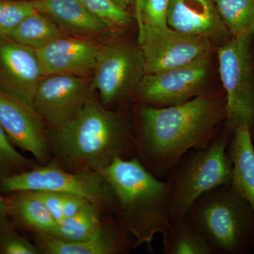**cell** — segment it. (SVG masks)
Wrapping results in <instances>:
<instances>
[{
  "label": "cell",
  "instance_id": "1",
  "mask_svg": "<svg viewBox=\"0 0 254 254\" xmlns=\"http://www.w3.org/2000/svg\"><path fill=\"white\" fill-rule=\"evenodd\" d=\"M225 96L200 95L181 105H145L138 110L137 158L165 180L187 152L208 147L225 120Z\"/></svg>",
  "mask_w": 254,
  "mask_h": 254
},
{
  "label": "cell",
  "instance_id": "2",
  "mask_svg": "<svg viewBox=\"0 0 254 254\" xmlns=\"http://www.w3.org/2000/svg\"><path fill=\"white\" fill-rule=\"evenodd\" d=\"M48 138L56 161L73 172L98 171L115 158L137 156L136 136L127 122L94 98Z\"/></svg>",
  "mask_w": 254,
  "mask_h": 254
},
{
  "label": "cell",
  "instance_id": "3",
  "mask_svg": "<svg viewBox=\"0 0 254 254\" xmlns=\"http://www.w3.org/2000/svg\"><path fill=\"white\" fill-rule=\"evenodd\" d=\"M113 190L121 222L135 245L151 248L155 235L170 223L172 188L150 173L137 157L117 158L98 170Z\"/></svg>",
  "mask_w": 254,
  "mask_h": 254
},
{
  "label": "cell",
  "instance_id": "4",
  "mask_svg": "<svg viewBox=\"0 0 254 254\" xmlns=\"http://www.w3.org/2000/svg\"><path fill=\"white\" fill-rule=\"evenodd\" d=\"M185 218L213 254H248L254 250V210L231 184L200 195Z\"/></svg>",
  "mask_w": 254,
  "mask_h": 254
},
{
  "label": "cell",
  "instance_id": "5",
  "mask_svg": "<svg viewBox=\"0 0 254 254\" xmlns=\"http://www.w3.org/2000/svg\"><path fill=\"white\" fill-rule=\"evenodd\" d=\"M230 139L222 128L206 148L187 152L165 180L172 188L171 220L185 218L200 195L231 183L232 163L227 148Z\"/></svg>",
  "mask_w": 254,
  "mask_h": 254
},
{
  "label": "cell",
  "instance_id": "6",
  "mask_svg": "<svg viewBox=\"0 0 254 254\" xmlns=\"http://www.w3.org/2000/svg\"><path fill=\"white\" fill-rule=\"evenodd\" d=\"M254 38H230L218 48V59L226 98L222 130L231 139L237 127L247 123L254 143Z\"/></svg>",
  "mask_w": 254,
  "mask_h": 254
},
{
  "label": "cell",
  "instance_id": "7",
  "mask_svg": "<svg viewBox=\"0 0 254 254\" xmlns=\"http://www.w3.org/2000/svg\"><path fill=\"white\" fill-rule=\"evenodd\" d=\"M0 190L54 191L79 195L102 208L118 210L110 185L97 171H67L57 161L0 180Z\"/></svg>",
  "mask_w": 254,
  "mask_h": 254
},
{
  "label": "cell",
  "instance_id": "8",
  "mask_svg": "<svg viewBox=\"0 0 254 254\" xmlns=\"http://www.w3.org/2000/svg\"><path fill=\"white\" fill-rule=\"evenodd\" d=\"M92 87L104 106L118 104L136 93L145 74L144 58L138 46L118 41L100 47Z\"/></svg>",
  "mask_w": 254,
  "mask_h": 254
},
{
  "label": "cell",
  "instance_id": "9",
  "mask_svg": "<svg viewBox=\"0 0 254 254\" xmlns=\"http://www.w3.org/2000/svg\"><path fill=\"white\" fill-rule=\"evenodd\" d=\"M210 53L191 63L154 74H145L135 95L150 106H174L205 94Z\"/></svg>",
  "mask_w": 254,
  "mask_h": 254
},
{
  "label": "cell",
  "instance_id": "10",
  "mask_svg": "<svg viewBox=\"0 0 254 254\" xmlns=\"http://www.w3.org/2000/svg\"><path fill=\"white\" fill-rule=\"evenodd\" d=\"M140 47L145 74H154L191 63L211 53L213 43L205 37L193 36L166 26L145 24Z\"/></svg>",
  "mask_w": 254,
  "mask_h": 254
},
{
  "label": "cell",
  "instance_id": "11",
  "mask_svg": "<svg viewBox=\"0 0 254 254\" xmlns=\"http://www.w3.org/2000/svg\"><path fill=\"white\" fill-rule=\"evenodd\" d=\"M95 91L86 76L55 74L43 76L38 84L33 108L52 128L72 120L92 99Z\"/></svg>",
  "mask_w": 254,
  "mask_h": 254
},
{
  "label": "cell",
  "instance_id": "12",
  "mask_svg": "<svg viewBox=\"0 0 254 254\" xmlns=\"http://www.w3.org/2000/svg\"><path fill=\"white\" fill-rule=\"evenodd\" d=\"M43 77L36 50L0 37V91L33 108Z\"/></svg>",
  "mask_w": 254,
  "mask_h": 254
},
{
  "label": "cell",
  "instance_id": "13",
  "mask_svg": "<svg viewBox=\"0 0 254 254\" xmlns=\"http://www.w3.org/2000/svg\"><path fill=\"white\" fill-rule=\"evenodd\" d=\"M0 124L11 144L42 164L50 158L46 123L33 108L0 91Z\"/></svg>",
  "mask_w": 254,
  "mask_h": 254
},
{
  "label": "cell",
  "instance_id": "14",
  "mask_svg": "<svg viewBox=\"0 0 254 254\" xmlns=\"http://www.w3.org/2000/svg\"><path fill=\"white\" fill-rule=\"evenodd\" d=\"M167 23L175 31L205 37L220 46L232 38L215 0H170Z\"/></svg>",
  "mask_w": 254,
  "mask_h": 254
},
{
  "label": "cell",
  "instance_id": "15",
  "mask_svg": "<svg viewBox=\"0 0 254 254\" xmlns=\"http://www.w3.org/2000/svg\"><path fill=\"white\" fill-rule=\"evenodd\" d=\"M100 47L84 38L63 37L36 50L43 76L93 72Z\"/></svg>",
  "mask_w": 254,
  "mask_h": 254
},
{
  "label": "cell",
  "instance_id": "16",
  "mask_svg": "<svg viewBox=\"0 0 254 254\" xmlns=\"http://www.w3.org/2000/svg\"><path fill=\"white\" fill-rule=\"evenodd\" d=\"M127 230L121 224L105 225L93 238L84 241H64L41 232H34V244L43 254H116L125 253L131 245Z\"/></svg>",
  "mask_w": 254,
  "mask_h": 254
},
{
  "label": "cell",
  "instance_id": "17",
  "mask_svg": "<svg viewBox=\"0 0 254 254\" xmlns=\"http://www.w3.org/2000/svg\"><path fill=\"white\" fill-rule=\"evenodd\" d=\"M33 2L36 10L51 18L62 29L84 35L101 34L110 30L79 0H35Z\"/></svg>",
  "mask_w": 254,
  "mask_h": 254
},
{
  "label": "cell",
  "instance_id": "18",
  "mask_svg": "<svg viewBox=\"0 0 254 254\" xmlns=\"http://www.w3.org/2000/svg\"><path fill=\"white\" fill-rule=\"evenodd\" d=\"M227 151L232 163L230 184L254 211V143L247 123L237 127Z\"/></svg>",
  "mask_w": 254,
  "mask_h": 254
},
{
  "label": "cell",
  "instance_id": "19",
  "mask_svg": "<svg viewBox=\"0 0 254 254\" xmlns=\"http://www.w3.org/2000/svg\"><path fill=\"white\" fill-rule=\"evenodd\" d=\"M5 198L8 217L34 232L51 235L57 226L46 205L33 190H18Z\"/></svg>",
  "mask_w": 254,
  "mask_h": 254
},
{
  "label": "cell",
  "instance_id": "20",
  "mask_svg": "<svg viewBox=\"0 0 254 254\" xmlns=\"http://www.w3.org/2000/svg\"><path fill=\"white\" fill-rule=\"evenodd\" d=\"M64 36L63 30L54 21L36 10L7 37L23 46L38 50Z\"/></svg>",
  "mask_w": 254,
  "mask_h": 254
},
{
  "label": "cell",
  "instance_id": "21",
  "mask_svg": "<svg viewBox=\"0 0 254 254\" xmlns=\"http://www.w3.org/2000/svg\"><path fill=\"white\" fill-rule=\"evenodd\" d=\"M162 236L164 254H213L204 237L186 218L171 220Z\"/></svg>",
  "mask_w": 254,
  "mask_h": 254
},
{
  "label": "cell",
  "instance_id": "22",
  "mask_svg": "<svg viewBox=\"0 0 254 254\" xmlns=\"http://www.w3.org/2000/svg\"><path fill=\"white\" fill-rule=\"evenodd\" d=\"M101 207L89 202L77 213L58 222L50 236L64 241H84L93 238L104 227Z\"/></svg>",
  "mask_w": 254,
  "mask_h": 254
},
{
  "label": "cell",
  "instance_id": "23",
  "mask_svg": "<svg viewBox=\"0 0 254 254\" xmlns=\"http://www.w3.org/2000/svg\"><path fill=\"white\" fill-rule=\"evenodd\" d=\"M232 38L254 35V0H215Z\"/></svg>",
  "mask_w": 254,
  "mask_h": 254
},
{
  "label": "cell",
  "instance_id": "24",
  "mask_svg": "<svg viewBox=\"0 0 254 254\" xmlns=\"http://www.w3.org/2000/svg\"><path fill=\"white\" fill-rule=\"evenodd\" d=\"M58 223L84 208L89 200L79 195L54 191H35Z\"/></svg>",
  "mask_w": 254,
  "mask_h": 254
},
{
  "label": "cell",
  "instance_id": "25",
  "mask_svg": "<svg viewBox=\"0 0 254 254\" xmlns=\"http://www.w3.org/2000/svg\"><path fill=\"white\" fill-rule=\"evenodd\" d=\"M95 17L103 21L110 31L124 28L131 22L127 9L118 6L113 0H79Z\"/></svg>",
  "mask_w": 254,
  "mask_h": 254
},
{
  "label": "cell",
  "instance_id": "26",
  "mask_svg": "<svg viewBox=\"0 0 254 254\" xmlns=\"http://www.w3.org/2000/svg\"><path fill=\"white\" fill-rule=\"evenodd\" d=\"M31 162L15 149L0 124V180L33 168Z\"/></svg>",
  "mask_w": 254,
  "mask_h": 254
},
{
  "label": "cell",
  "instance_id": "27",
  "mask_svg": "<svg viewBox=\"0 0 254 254\" xmlns=\"http://www.w3.org/2000/svg\"><path fill=\"white\" fill-rule=\"evenodd\" d=\"M36 11L33 1L0 0V37H7L25 18Z\"/></svg>",
  "mask_w": 254,
  "mask_h": 254
},
{
  "label": "cell",
  "instance_id": "28",
  "mask_svg": "<svg viewBox=\"0 0 254 254\" xmlns=\"http://www.w3.org/2000/svg\"><path fill=\"white\" fill-rule=\"evenodd\" d=\"M35 244L18 235L7 218L0 220V254H39Z\"/></svg>",
  "mask_w": 254,
  "mask_h": 254
},
{
  "label": "cell",
  "instance_id": "29",
  "mask_svg": "<svg viewBox=\"0 0 254 254\" xmlns=\"http://www.w3.org/2000/svg\"><path fill=\"white\" fill-rule=\"evenodd\" d=\"M170 0H148L144 13V25L166 27Z\"/></svg>",
  "mask_w": 254,
  "mask_h": 254
},
{
  "label": "cell",
  "instance_id": "30",
  "mask_svg": "<svg viewBox=\"0 0 254 254\" xmlns=\"http://www.w3.org/2000/svg\"><path fill=\"white\" fill-rule=\"evenodd\" d=\"M134 3L135 17L138 26V42L141 43L144 31V13L148 0H133Z\"/></svg>",
  "mask_w": 254,
  "mask_h": 254
},
{
  "label": "cell",
  "instance_id": "31",
  "mask_svg": "<svg viewBox=\"0 0 254 254\" xmlns=\"http://www.w3.org/2000/svg\"><path fill=\"white\" fill-rule=\"evenodd\" d=\"M7 217V208H6L5 198L0 195V220Z\"/></svg>",
  "mask_w": 254,
  "mask_h": 254
},
{
  "label": "cell",
  "instance_id": "32",
  "mask_svg": "<svg viewBox=\"0 0 254 254\" xmlns=\"http://www.w3.org/2000/svg\"><path fill=\"white\" fill-rule=\"evenodd\" d=\"M118 6L123 9H127L129 4H131L133 0H113Z\"/></svg>",
  "mask_w": 254,
  "mask_h": 254
}]
</instances>
